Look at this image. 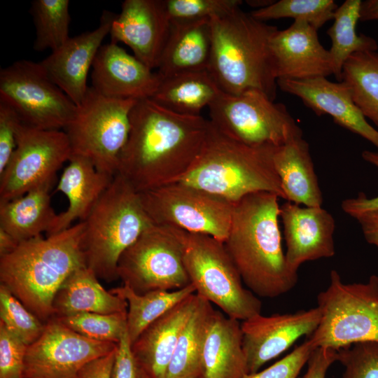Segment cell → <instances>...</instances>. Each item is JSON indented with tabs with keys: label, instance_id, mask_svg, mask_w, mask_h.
<instances>
[{
	"label": "cell",
	"instance_id": "13",
	"mask_svg": "<svg viewBox=\"0 0 378 378\" xmlns=\"http://www.w3.org/2000/svg\"><path fill=\"white\" fill-rule=\"evenodd\" d=\"M155 225L211 236L224 242L234 204L181 181L139 192Z\"/></svg>",
	"mask_w": 378,
	"mask_h": 378
},
{
	"label": "cell",
	"instance_id": "18",
	"mask_svg": "<svg viewBox=\"0 0 378 378\" xmlns=\"http://www.w3.org/2000/svg\"><path fill=\"white\" fill-rule=\"evenodd\" d=\"M116 15L104 10L96 29L70 37L40 62L48 77L76 106L85 97L88 72Z\"/></svg>",
	"mask_w": 378,
	"mask_h": 378
},
{
	"label": "cell",
	"instance_id": "21",
	"mask_svg": "<svg viewBox=\"0 0 378 378\" xmlns=\"http://www.w3.org/2000/svg\"><path fill=\"white\" fill-rule=\"evenodd\" d=\"M92 69L91 87L114 99H150L162 81L157 72L111 42L100 47Z\"/></svg>",
	"mask_w": 378,
	"mask_h": 378
},
{
	"label": "cell",
	"instance_id": "4",
	"mask_svg": "<svg viewBox=\"0 0 378 378\" xmlns=\"http://www.w3.org/2000/svg\"><path fill=\"white\" fill-rule=\"evenodd\" d=\"M211 52L208 72L224 93L258 90L275 99L277 78L270 39L278 29L240 8L210 20Z\"/></svg>",
	"mask_w": 378,
	"mask_h": 378
},
{
	"label": "cell",
	"instance_id": "20",
	"mask_svg": "<svg viewBox=\"0 0 378 378\" xmlns=\"http://www.w3.org/2000/svg\"><path fill=\"white\" fill-rule=\"evenodd\" d=\"M279 217L286 244V259L290 269L298 272L307 261L335 255V222L327 210L287 201L280 206Z\"/></svg>",
	"mask_w": 378,
	"mask_h": 378
},
{
	"label": "cell",
	"instance_id": "15",
	"mask_svg": "<svg viewBox=\"0 0 378 378\" xmlns=\"http://www.w3.org/2000/svg\"><path fill=\"white\" fill-rule=\"evenodd\" d=\"M117 347V343L87 338L53 317L38 340L27 346L23 377L78 378L83 366Z\"/></svg>",
	"mask_w": 378,
	"mask_h": 378
},
{
	"label": "cell",
	"instance_id": "46",
	"mask_svg": "<svg viewBox=\"0 0 378 378\" xmlns=\"http://www.w3.org/2000/svg\"><path fill=\"white\" fill-rule=\"evenodd\" d=\"M337 361V350L316 347L307 363V371L300 378H326L328 369Z\"/></svg>",
	"mask_w": 378,
	"mask_h": 378
},
{
	"label": "cell",
	"instance_id": "43",
	"mask_svg": "<svg viewBox=\"0 0 378 378\" xmlns=\"http://www.w3.org/2000/svg\"><path fill=\"white\" fill-rule=\"evenodd\" d=\"M21 122L9 106L0 102V174L7 166L15 148L18 127Z\"/></svg>",
	"mask_w": 378,
	"mask_h": 378
},
{
	"label": "cell",
	"instance_id": "9",
	"mask_svg": "<svg viewBox=\"0 0 378 378\" xmlns=\"http://www.w3.org/2000/svg\"><path fill=\"white\" fill-rule=\"evenodd\" d=\"M138 100L105 97L91 86L64 128L72 155L90 160L95 168L114 176L130 131V112Z\"/></svg>",
	"mask_w": 378,
	"mask_h": 378
},
{
	"label": "cell",
	"instance_id": "36",
	"mask_svg": "<svg viewBox=\"0 0 378 378\" xmlns=\"http://www.w3.org/2000/svg\"><path fill=\"white\" fill-rule=\"evenodd\" d=\"M337 7L332 0H280L250 13L262 22L291 18L294 20L305 21L318 30L333 20Z\"/></svg>",
	"mask_w": 378,
	"mask_h": 378
},
{
	"label": "cell",
	"instance_id": "2",
	"mask_svg": "<svg viewBox=\"0 0 378 378\" xmlns=\"http://www.w3.org/2000/svg\"><path fill=\"white\" fill-rule=\"evenodd\" d=\"M279 198L259 192L234 203L224 241L243 283L262 298L281 296L298 281V272L289 267L282 248Z\"/></svg>",
	"mask_w": 378,
	"mask_h": 378
},
{
	"label": "cell",
	"instance_id": "12",
	"mask_svg": "<svg viewBox=\"0 0 378 378\" xmlns=\"http://www.w3.org/2000/svg\"><path fill=\"white\" fill-rule=\"evenodd\" d=\"M0 102L13 109L24 124L48 130L64 129L77 108L41 63L28 59L1 69Z\"/></svg>",
	"mask_w": 378,
	"mask_h": 378
},
{
	"label": "cell",
	"instance_id": "37",
	"mask_svg": "<svg viewBox=\"0 0 378 378\" xmlns=\"http://www.w3.org/2000/svg\"><path fill=\"white\" fill-rule=\"evenodd\" d=\"M127 313L104 314L83 312L55 318L69 329L87 338L118 344L127 330Z\"/></svg>",
	"mask_w": 378,
	"mask_h": 378
},
{
	"label": "cell",
	"instance_id": "16",
	"mask_svg": "<svg viewBox=\"0 0 378 378\" xmlns=\"http://www.w3.org/2000/svg\"><path fill=\"white\" fill-rule=\"evenodd\" d=\"M321 317L316 306L308 310L267 316L259 314L242 321V345L248 374L258 372L302 336L309 337L317 328Z\"/></svg>",
	"mask_w": 378,
	"mask_h": 378
},
{
	"label": "cell",
	"instance_id": "41",
	"mask_svg": "<svg viewBox=\"0 0 378 378\" xmlns=\"http://www.w3.org/2000/svg\"><path fill=\"white\" fill-rule=\"evenodd\" d=\"M27 349L26 344L0 323V378H24Z\"/></svg>",
	"mask_w": 378,
	"mask_h": 378
},
{
	"label": "cell",
	"instance_id": "48",
	"mask_svg": "<svg viewBox=\"0 0 378 378\" xmlns=\"http://www.w3.org/2000/svg\"><path fill=\"white\" fill-rule=\"evenodd\" d=\"M359 223L365 240L378 247V211H370L354 217Z\"/></svg>",
	"mask_w": 378,
	"mask_h": 378
},
{
	"label": "cell",
	"instance_id": "34",
	"mask_svg": "<svg viewBox=\"0 0 378 378\" xmlns=\"http://www.w3.org/2000/svg\"><path fill=\"white\" fill-rule=\"evenodd\" d=\"M342 81L364 116L378 129V52L352 54L344 64Z\"/></svg>",
	"mask_w": 378,
	"mask_h": 378
},
{
	"label": "cell",
	"instance_id": "33",
	"mask_svg": "<svg viewBox=\"0 0 378 378\" xmlns=\"http://www.w3.org/2000/svg\"><path fill=\"white\" fill-rule=\"evenodd\" d=\"M109 291L127 302V329L130 344L153 321L187 297L196 293L191 284L178 290H155L141 295L124 284Z\"/></svg>",
	"mask_w": 378,
	"mask_h": 378
},
{
	"label": "cell",
	"instance_id": "45",
	"mask_svg": "<svg viewBox=\"0 0 378 378\" xmlns=\"http://www.w3.org/2000/svg\"><path fill=\"white\" fill-rule=\"evenodd\" d=\"M362 158L366 162L378 167V152L364 150ZM342 210L351 217L370 211H378V195L368 198L365 193L360 192L356 197L346 199L342 202Z\"/></svg>",
	"mask_w": 378,
	"mask_h": 378
},
{
	"label": "cell",
	"instance_id": "44",
	"mask_svg": "<svg viewBox=\"0 0 378 378\" xmlns=\"http://www.w3.org/2000/svg\"><path fill=\"white\" fill-rule=\"evenodd\" d=\"M111 378H150L132 352L127 330L118 343Z\"/></svg>",
	"mask_w": 378,
	"mask_h": 378
},
{
	"label": "cell",
	"instance_id": "42",
	"mask_svg": "<svg viewBox=\"0 0 378 378\" xmlns=\"http://www.w3.org/2000/svg\"><path fill=\"white\" fill-rule=\"evenodd\" d=\"M316 347L309 339L295 347L290 354L267 368L244 378H297Z\"/></svg>",
	"mask_w": 378,
	"mask_h": 378
},
{
	"label": "cell",
	"instance_id": "28",
	"mask_svg": "<svg viewBox=\"0 0 378 378\" xmlns=\"http://www.w3.org/2000/svg\"><path fill=\"white\" fill-rule=\"evenodd\" d=\"M127 302L106 290L96 274L86 266L74 271L57 291L52 308L54 317L83 312L115 314L127 312Z\"/></svg>",
	"mask_w": 378,
	"mask_h": 378
},
{
	"label": "cell",
	"instance_id": "10",
	"mask_svg": "<svg viewBox=\"0 0 378 378\" xmlns=\"http://www.w3.org/2000/svg\"><path fill=\"white\" fill-rule=\"evenodd\" d=\"M208 108L215 127L247 146L276 147L302 137V130L286 106L258 90L239 94L221 91Z\"/></svg>",
	"mask_w": 378,
	"mask_h": 378
},
{
	"label": "cell",
	"instance_id": "51",
	"mask_svg": "<svg viewBox=\"0 0 378 378\" xmlns=\"http://www.w3.org/2000/svg\"><path fill=\"white\" fill-rule=\"evenodd\" d=\"M275 1L270 0H250L246 1V4L250 6L255 8L254 10L260 9L267 7L274 3Z\"/></svg>",
	"mask_w": 378,
	"mask_h": 378
},
{
	"label": "cell",
	"instance_id": "49",
	"mask_svg": "<svg viewBox=\"0 0 378 378\" xmlns=\"http://www.w3.org/2000/svg\"><path fill=\"white\" fill-rule=\"evenodd\" d=\"M360 20H378V0H366L361 2Z\"/></svg>",
	"mask_w": 378,
	"mask_h": 378
},
{
	"label": "cell",
	"instance_id": "31",
	"mask_svg": "<svg viewBox=\"0 0 378 378\" xmlns=\"http://www.w3.org/2000/svg\"><path fill=\"white\" fill-rule=\"evenodd\" d=\"M197 295L196 305L180 334L166 378H203L204 341L215 309L211 302Z\"/></svg>",
	"mask_w": 378,
	"mask_h": 378
},
{
	"label": "cell",
	"instance_id": "19",
	"mask_svg": "<svg viewBox=\"0 0 378 378\" xmlns=\"http://www.w3.org/2000/svg\"><path fill=\"white\" fill-rule=\"evenodd\" d=\"M318 30L305 21L294 20L276 29L270 39V50L277 80H307L332 74L329 50L320 43Z\"/></svg>",
	"mask_w": 378,
	"mask_h": 378
},
{
	"label": "cell",
	"instance_id": "22",
	"mask_svg": "<svg viewBox=\"0 0 378 378\" xmlns=\"http://www.w3.org/2000/svg\"><path fill=\"white\" fill-rule=\"evenodd\" d=\"M277 85L282 91L299 97L317 115H330L336 124L358 134L378 149V130L367 121L343 81L332 82L326 77L279 79Z\"/></svg>",
	"mask_w": 378,
	"mask_h": 378
},
{
	"label": "cell",
	"instance_id": "32",
	"mask_svg": "<svg viewBox=\"0 0 378 378\" xmlns=\"http://www.w3.org/2000/svg\"><path fill=\"white\" fill-rule=\"evenodd\" d=\"M361 2L360 0H346L337 7L334 13V22L327 31L332 41L329 52L332 74L339 82L342 81L344 64L352 54L377 51L378 48L373 38L356 34Z\"/></svg>",
	"mask_w": 378,
	"mask_h": 378
},
{
	"label": "cell",
	"instance_id": "1",
	"mask_svg": "<svg viewBox=\"0 0 378 378\" xmlns=\"http://www.w3.org/2000/svg\"><path fill=\"white\" fill-rule=\"evenodd\" d=\"M117 174L138 192L179 181L197 158L209 120L171 111L150 99L138 100Z\"/></svg>",
	"mask_w": 378,
	"mask_h": 378
},
{
	"label": "cell",
	"instance_id": "11",
	"mask_svg": "<svg viewBox=\"0 0 378 378\" xmlns=\"http://www.w3.org/2000/svg\"><path fill=\"white\" fill-rule=\"evenodd\" d=\"M117 274L124 285L139 295L190 284L178 229L152 225L120 255Z\"/></svg>",
	"mask_w": 378,
	"mask_h": 378
},
{
	"label": "cell",
	"instance_id": "40",
	"mask_svg": "<svg viewBox=\"0 0 378 378\" xmlns=\"http://www.w3.org/2000/svg\"><path fill=\"white\" fill-rule=\"evenodd\" d=\"M170 20H203L224 16L240 8V0H164Z\"/></svg>",
	"mask_w": 378,
	"mask_h": 378
},
{
	"label": "cell",
	"instance_id": "26",
	"mask_svg": "<svg viewBox=\"0 0 378 378\" xmlns=\"http://www.w3.org/2000/svg\"><path fill=\"white\" fill-rule=\"evenodd\" d=\"M238 320L214 310L202 350L203 378H244L248 374Z\"/></svg>",
	"mask_w": 378,
	"mask_h": 378
},
{
	"label": "cell",
	"instance_id": "14",
	"mask_svg": "<svg viewBox=\"0 0 378 378\" xmlns=\"http://www.w3.org/2000/svg\"><path fill=\"white\" fill-rule=\"evenodd\" d=\"M16 148L0 174V202L22 196L48 182L72 153L64 131L41 130L20 122Z\"/></svg>",
	"mask_w": 378,
	"mask_h": 378
},
{
	"label": "cell",
	"instance_id": "17",
	"mask_svg": "<svg viewBox=\"0 0 378 378\" xmlns=\"http://www.w3.org/2000/svg\"><path fill=\"white\" fill-rule=\"evenodd\" d=\"M170 24L164 0H125L111 25V43H125L138 59L157 69Z\"/></svg>",
	"mask_w": 378,
	"mask_h": 378
},
{
	"label": "cell",
	"instance_id": "8",
	"mask_svg": "<svg viewBox=\"0 0 378 378\" xmlns=\"http://www.w3.org/2000/svg\"><path fill=\"white\" fill-rule=\"evenodd\" d=\"M321 317L308 337L316 347L339 350L355 343L378 342V276L346 284L336 270L317 295Z\"/></svg>",
	"mask_w": 378,
	"mask_h": 378
},
{
	"label": "cell",
	"instance_id": "39",
	"mask_svg": "<svg viewBox=\"0 0 378 378\" xmlns=\"http://www.w3.org/2000/svg\"><path fill=\"white\" fill-rule=\"evenodd\" d=\"M344 367L340 378H378V342H363L337 350Z\"/></svg>",
	"mask_w": 378,
	"mask_h": 378
},
{
	"label": "cell",
	"instance_id": "47",
	"mask_svg": "<svg viewBox=\"0 0 378 378\" xmlns=\"http://www.w3.org/2000/svg\"><path fill=\"white\" fill-rule=\"evenodd\" d=\"M117 348L110 354L87 363L80 370L78 378H111Z\"/></svg>",
	"mask_w": 378,
	"mask_h": 378
},
{
	"label": "cell",
	"instance_id": "23",
	"mask_svg": "<svg viewBox=\"0 0 378 378\" xmlns=\"http://www.w3.org/2000/svg\"><path fill=\"white\" fill-rule=\"evenodd\" d=\"M197 300L194 293L181 301L149 324L130 344L133 355L150 378H166L178 337Z\"/></svg>",
	"mask_w": 378,
	"mask_h": 378
},
{
	"label": "cell",
	"instance_id": "29",
	"mask_svg": "<svg viewBox=\"0 0 378 378\" xmlns=\"http://www.w3.org/2000/svg\"><path fill=\"white\" fill-rule=\"evenodd\" d=\"M50 181L22 196L0 202V227L18 243L50 232L57 214L50 204Z\"/></svg>",
	"mask_w": 378,
	"mask_h": 378
},
{
	"label": "cell",
	"instance_id": "50",
	"mask_svg": "<svg viewBox=\"0 0 378 378\" xmlns=\"http://www.w3.org/2000/svg\"><path fill=\"white\" fill-rule=\"evenodd\" d=\"M18 244L10 234L0 227V257L12 252Z\"/></svg>",
	"mask_w": 378,
	"mask_h": 378
},
{
	"label": "cell",
	"instance_id": "24",
	"mask_svg": "<svg viewBox=\"0 0 378 378\" xmlns=\"http://www.w3.org/2000/svg\"><path fill=\"white\" fill-rule=\"evenodd\" d=\"M211 52L209 20H171L157 73L163 79L181 74L206 71Z\"/></svg>",
	"mask_w": 378,
	"mask_h": 378
},
{
	"label": "cell",
	"instance_id": "30",
	"mask_svg": "<svg viewBox=\"0 0 378 378\" xmlns=\"http://www.w3.org/2000/svg\"><path fill=\"white\" fill-rule=\"evenodd\" d=\"M221 90L207 70L181 74L162 79L150 98L162 107L186 115H200Z\"/></svg>",
	"mask_w": 378,
	"mask_h": 378
},
{
	"label": "cell",
	"instance_id": "35",
	"mask_svg": "<svg viewBox=\"0 0 378 378\" xmlns=\"http://www.w3.org/2000/svg\"><path fill=\"white\" fill-rule=\"evenodd\" d=\"M69 6V0H34L31 2L30 13L36 31L34 50L53 51L69 40L71 22Z\"/></svg>",
	"mask_w": 378,
	"mask_h": 378
},
{
	"label": "cell",
	"instance_id": "3",
	"mask_svg": "<svg viewBox=\"0 0 378 378\" xmlns=\"http://www.w3.org/2000/svg\"><path fill=\"white\" fill-rule=\"evenodd\" d=\"M84 222L44 238L22 241L0 257V282L46 323L54 317L52 302L64 281L86 266L82 249Z\"/></svg>",
	"mask_w": 378,
	"mask_h": 378
},
{
	"label": "cell",
	"instance_id": "27",
	"mask_svg": "<svg viewBox=\"0 0 378 378\" xmlns=\"http://www.w3.org/2000/svg\"><path fill=\"white\" fill-rule=\"evenodd\" d=\"M286 200L305 206L323 203L308 143L302 137L276 146L272 155Z\"/></svg>",
	"mask_w": 378,
	"mask_h": 378
},
{
	"label": "cell",
	"instance_id": "7",
	"mask_svg": "<svg viewBox=\"0 0 378 378\" xmlns=\"http://www.w3.org/2000/svg\"><path fill=\"white\" fill-rule=\"evenodd\" d=\"M178 231L185 268L197 295L238 321L261 314L260 300L244 288L224 242L207 234Z\"/></svg>",
	"mask_w": 378,
	"mask_h": 378
},
{
	"label": "cell",
	"instance_id": "6",
	"mask_svg": "<svg viewBox=\"0 0 378 378\" xmlns=\"http://www.w3.org/2000/svg\"><path fill=\"white\" fill-rule=\"evenodd\" d=\"M83 222L81 246L85 265L107 282L118 279L120 255L153 225L139 192L119 174Z\"/></svg>",
	"mask_w": 378,
	"mask_h": 378
},
{
	"label": "cell",
	"instance_id": "25",
	"mask_svg": "<svg viewBox=\"0 0 378 378\" xmlns=\"http://www.w3.org/2000/svg\"><path fill=\"white\" fill-rule=\"evenodd\" d=\"M69 161L56 188L66 197L68 207L57 214L48 236L69 228L76 220H85L114 177L98 171L85 158L72 155Z\"/></svg>",
	"mask_w": 378,
	"mask_h": 378
},
{
	"label": "cell",
	"instance_id": "38",
	"mask_svg": "<svg viewBox=\"0 0 378 378\" xmlns=\"http://www.w3.org/2000/svg\"><path fill=\"white\" fill-rule=\"evenodd\" d=\"M0 323L27 346L38 340L45 328L44 323L1 284Z\"/></svg>",
	"mask_w": 378,
	"mask_h": 378
},
{
	"label": "cell",
	"instance_id": "5",
	"mask_svg": "<svg viewBox=\"0 0 378 378\" xmlns=\"http://www.w3.org/2000/svg\"><path fill=\"white\" fill-rule=\"evenodd\" d=\"M274 148L240 143L222 133L210 122L197 158L179 181L233 204L259 192L274 193L286 200L273 164Z\"/></svg>",
	"mask_w": 378,
	"mask_h": 378
}]
</instances>
